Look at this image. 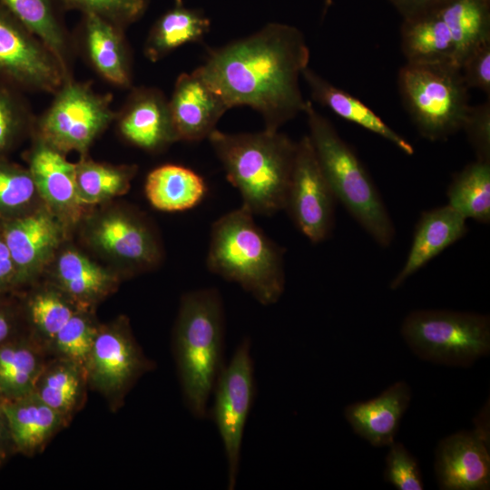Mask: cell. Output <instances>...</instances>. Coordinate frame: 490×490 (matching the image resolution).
Wrapping results in <instances>:
<instances>
[{"label":"cell","instance_id":"obj_30","mask_svg":"<svg viewBox=\"0 0 490 490\" xmlns=\"http://www.w3.org/2000/svg\"><path fill=\"white\" fill-rule=\"evenodd\" d=\"M448 205L464 218L490 222V162L475 160L455 173L447 187Z\"/></svg>","mask_w":490,"mask_h":490},{"label":"cell","instance_id":"obj_47","mask_svg":"<svg viewBox=\"0 0 490 490\" xmlns=\"http://www.w3.org/2000/svg\"><path fill=\"white\" fill-rule=\"evenodd\" d=\"M0 401H2V398H1V397H0Z\"/></svg>","mask_w":490,"mask_h":490},{"label":"cell","instance_id":"obj_1","mask_svg":"<svg viewBox=\"0 0 490 490\" xmlns=\"http://www.w3.org/2000/svg\"><path fill=\"white\" fill-rule=\"evenodd\" d=\"M309 61V47L297 27L270 23L210 50L195 70L229 109L249 106L261 115L265 130L276 132L304 112L299 77Z\"/></svg>","mask_w":490,"mask_h":490},{"label":"cell","instance_id":"obj_8","mask_svg":"<svg viewBox=\"0 0 490 490\" xmlns=\"http://www.w3.org/2000/svg\"><path fill=\"white\" fill-rule=\"evenodd\" d=\"M400 332L418 358L435 364L466 367L490 351V318L485 314L415 310L405 318Z\"/></svg>","mask_w":490,"mask_h":490},{"label":"cell","instance_id":"obj_7","mask_svg":"<svg viewBox=\"0 0 490 490\" xmlns=\"http://www.w3.org/2000/svg\"><path fill=\"white\" fill-rule=\"evenodd\" d=\"M397 84L402 102L423 138L445 141L461 131L470 104L469 89L459 66L406 62L398 72Z\"/></svg>","mask_w":490,"mask_h":490},{"label":"cell","instance_id":"obj_16","mask_svg":"<svg viewBox=\"0 0 490 490\" xmlns=\"http://www.w3.org/2000/svg\"><path fill=\"white\" fill-rule=\"evenodd\" d=\"M32 143L24 154L26 167L34 181L39 197L68 229L83 216L76 187L75 163L66 154L32 133Z\"/></svg>","mask_w":490,"mask_h":490},{"label":"cell","instance_id":"obj_12","mask_svg":"<svg viewBox=\"0 0 490 490\" xmlns=\"http://www.w3.org/2000/svg\"><path fill=\"white\" fill-rule=\"evenodd\" d=\"M72 77L47 46L0 6V82L54 93Z\"/></svg>","mask_w":490,"mask_h":490},{"label":"cell","instance_id":"obj_23","mask_svg":"<svg viewBox=\"0 0 490 490\" xmlns=\"http://www.w3.org/2000/svg\"><path fill=\"white\" fill-rule=\"evenodd\" d=\"M411 397L409 385L397 381L374 398L347 406L344 415L354 433L370 445L389 446L395 441Z\"/></svg>","mask_w":490,"mask_h":490},{"label":"cell","instance_id":"obj_25","mask_svg":"<svg viewBox=\"0 0 490 490\" xmlns=\"http://www.w3.org/2000/svg\"><path fill=\"white\" fill-rule=\"evenodd\" d=\"M301 76L314 101L339 117L387 140L406 154H414V147L358 98L333 85L309 67L303 70Z\"/></svg>","mask_w":490,"mask_h":490},{"label":"cell","instance_id":"obj_43","mask_svg":"<svg viewBox=\"0 0 490 490\" xmlns=\"http://www.w3.org/2000/svg\"><path fill=\"white\" fill-rule=\"evenodd\" d=\"M17 317L10 304L0 300V346L15 338Z\"/></svg>","mask_w":490,"mask_h":490},{"label":"cell","instance_id":"obj_33","mask_svg":"<svg viewBox=\"0 0 490 490\" xmlns=\"http://www.w3.org/2000/svg\"><path fill=\"white\" fill-rule=\"evenodd\" d=\"M23 93L0 82V156H7L33 132L36 116Z\"/></svg>","mask_w":490,"mask_h":490},{"label":"cell","instance_id":"obj_11","mask_svg":"<svg viewBox=\"0 0 490 490\" xmlns=\"http://www.w3.org/2000/svg\"><path fill=\"white\" fill-rule=\"evenodd\" d=\"M83 230L89 246L124 274L151 270L162 260L157 231L135 210L118 207L92 215Z\"/></svg>","mask_w":490,"mask_h":490},{"label":"cell","instance_id":"obj_34","mask_svg":"<svg viewBox=\"0 0 490 490\" xmlns=\"http://www.w3.org/2000/svg\"><path fill=\"white\" fill-rule=\"evenodd\" d=\"M74 301L55 286L36 290L28 296L24 312L37 331L54 339L77 309Z\"/></svg>","mask_w":490,"mask_h":490},{"label":"cell","instance_id":"obj_36","mask_svg":"<svg viewBox=\"0 0 490 490\" xmlns=\"http://www.w3.org/2000/svg\"><path fill=\"white\" fill-rule=\"evenodd\" d=\"M63 9L93 14L123 28L145 14L150 0H57Z\"/></svg>","mask_w":490,"mask_h":490},{"label":"cell","instance_id":"obj_9","mask_svg":"<svg viewBox=\"0 0 490 490\" xmlns=\"http://www.w3.org/2000/svg\"><path fill=\"white\" fill-rule=\"evenodd\" d=\"M49 107L35 119L33 132L67 154H87L94 141L115 121L113 96L97 93L91 82L72 77L54 93Z\"/></svg>","mask_w":490,"mask_h":490},{"label":"cell","instance_id":"obj_14","mask_svg":"<svg viewBox=\"0 0 490 490\" xmlns=\"http://www.w3.org/2000/svg\"><path fill=\"white\" fill-rule=\"evenodd\" d=\"M0 226L17 272V289L33 282L64 244L68 227L44 204Z\"/></svg>","mask_w":490,"mask_h":490},{"label":"cell","instance_id":"obj_2","mask_svg":"<svg viewBox=\"0 0 490 490\" xmlns=\"http://www.w3.org/2000/svg\"><path fill=\"white\" fill-rule=\"evenodd\" d=\"M208 140L228 181L239 191L243 208L254 216L284 210L297 142L265 129L240 133L216 129Z\"/></svg>","mask_w":490,"mask_h":490},{"label":"cell","instance_id":"obj_37","mask_svg":"<svg viewBox=\"0 0 490 490\" xmlns=\"http://www.w3.org/2000/svg\"><path fill=\"white\" fill-rule=\"evenodd\" d=\"M97 332L90 318L76 310L53 340L68 360L85 365Z\"/></svg>","mask_w":490,"mask_h":490},{"label":"cell","instance_id":"obj_44","mask_svg":"<svg viewBox=\"0 0 490 490\" xmlns=\"http://www.w3.org/2000/svg\"><path fill=\"white\" fill-rule=\"evenodd\" d=\"M11 450L15 449L11 441L10 434L1 407L0 401V465L3 464V462L9 456Z\"/></svg>","mask_w":490,"mask_h":490},{"label":"cell","instance_id":"obj_45","mask_svg":"<svg viewBox=\"0 0 490 490\" xmlns=\"http://www.w3.org/2000/svg\"><path fill=\"white\" fill-rule=\"evenodd\" d=\"M332 0H325L324 13L327 11L328 7L331 5Z\"/></svg>","mask_w":490,"mask_h":490},{"label":"cell","instance_id":"obj_28","mask_svg":"<svg viewBox=\"0 0 490 490\" xmlns=\"http://www.w3.org/2000/svg\"><path fill=\"white\" fill-rule=\"evenodd\" d=\"M211 28V20L201 10L185 7L183 2L164 12L152 24L144 44V55L157 62L175 49L201 42Z\"/></svg>","mask_w":490,"mask_h":490},{"label":"cell","instance_id":"obj_3","mask_svg":"<svg viewBox=\"0 0 490 490\" xmlns=\"http://www.w3.org/2000/svg\"><path fill=\"white\" fill-rule=\"evenodd\" d=\"M225 311L215 288L189 291L181 299L173 331L177 371L188 409L208 416L209 402L225 362Z\"/></svg>","mask_w":490,"mask_h":490},{"label":"cell","instance_id":"obj_26","mask_svg":"<svg viewBox=\"0 0 490 490\" xmlns=\"http://www.w3.org/2000/svg\"><path fill=\"white\" fill-rule=\"evenodd\" d=\"M1 407L14 449L24 454L39 448L62 421V415L46 405L34 391L18 398L2 400Z\"/></svg>","mask_w":490,"mask_h":490},{"label":"cell","instance_id":"obj_32","mask_svg":"<svg viewBox=\"0 0 490 490\" xmlns=\"http://www.w3.org/2000/svg\"><path fill=\"white\" fill-rule=\"evenodd\" d=\"M41 204L28 168L0 156V220L19 217Z\"/></svg>","mask_w":490,"mask_h":490},{"label":"cell","instance_id":"obj_19","mask_svg":"<svg viewBox=\"0 0 490 490\" xmlns=\"http://www.w3.org/2000/svg\"><path fill=\"white\" fill-rule=\"evenodd\" d=\"M169 107L178 142H189L208 139L229 110L196 70L178 76Z\"/></svg>","mask_w":490,"mask_h":490},{"label":"cell","instance_id":"obj_10","mask_svg":"<svg viewBox=\"0 0 490 490\" xmlns=\"http://www.w3.org/2000/svg\"><path fill=\"white\" fill-rule=\"evenodd\" d=\"M250 348L249 338L240 342L217 379L208 411L222 442L230 490L237 484L244 430L254 400V362Z\"/></svg>","mask_w":490,"mask_h":490},{"label":"cell","instance_id":"obj_13","mask_svg":"<svg viewBox=\"0 0 490 490\" xmlns=\"http://www.w3.org/2000/svg\"><path fill=\"white\" fill-rule=\"evenodd\" d=\"M336 203L310 139L305 135L297 142L284 210L307 239L320 243L332 234Z\"/></svg>","mask_w":490,"mask_h":490},{"label":"cell","instance_id":"obj_21","mask_svg":"<svg viewBox=\"0 0 490 490\" xmlns=\"http://www.w3.org/2000/svg\"><path fill=\"white\" fill-rule=\"evenodd\" d=\"M468 231L466 219L448 204L421 213L415 226L407 260L390 281L397 289L432 259L461 240Z\"/></svg>","mask_w":490,"mask_h":490},{"label":"cell","instance_id":"obj_24","mask_svg":"<svg viewBox=\"0 0 490 490\" xmlns=\"http://www.w3.org/2000/svg\"><path fill=\"white\" fill-rule=\"evenodd\" d=\"M0 6L39 38L72 74L74 40L64 23L57 0H0Z\"/></svg>","mask_w":490,"mask_h":490},{"label":"cell","instance_id":"obj_6","mask_svg":"<svg viewBox=\"0 0 490 490\" xmlns=\"http://www.w3.org/2000/svg\"><path fill=\"white\" fill-rule=\"evenodd\" d=\"M488 5L485 0H450L405 19L400 46L406 61L460 67L472 49L490 37Z\"/></svg>","mask_w":490,"mask_h":490},{"label":"cell","instance_id":"obj_17","mask_svg":"<svg viewBox=\"0 0 490 490\" xmlns=\"http://www.w3.org/2000/svg\"><path fill=\"white\" fill-rule=\"evenodd\" d=\"M115 122L127 142L149 152H159L178 142L169 99L154 87L133 88Z\"/></svg>","mask_w":490,"mask_h":490},{"label":"cell","instance_id":"obj_29","mask_svg":"<svg viewBox=\"0 0 490 490\" xmlns=\"http://www.w3.org/2000/svg\"><path fill=\"white\" fill-rule=\"evenodd\" d=\"M79 201L88 208L126 193L137 173L134 164L112 165L95 162L87 154L75 162Z\"/></svg>","mask_w":490,"mask_h":490},{"label":"cell","instance_id":"obj_18","mask_svg":"<svg viewBox=\"0 0 490 490\" xmlns=\"http://www.w3.org/2000/svg\"><path fill=\"white\" fill-rule=\"evenodd\" d=\"M125 28L93 14H82L76 48L103 80L131 88L132 59Z\"/></svg>","mask_w":490,"mask_h":490},{"label":"cell","instance_id":"obj_35","mask_svg":"<svg viewBox=\"0 0 490 490\" xmlns=\"http://www.w3.org/2000/svg\"><path fill=\"white\" fill-rule=\"evenodd\" d=\"M77 367L71 360L55 365L38 380L34 389L46 405L61 415L74 407L79 395L81 377Z\"/></svg>","mask_w":490,"mask_h":490},{"label":"cell","instance_id":"obj_5","mask_svg":"<svg viewBox=\"0 0 490 490\" xmlns=\"http://www.w3.org/2000/svg\"><path fill=\"white\" fill-rule=\"evenodd\" d=\"M303 113L316 157L337 201L377 245L389 247L396 236L395 225L365 166L310 101L307 100Z\"/></svg>","mask_w":490,"mask_h":490},{"label":"cell","instance_id":"obj_27","mask_svg":"<svg viewBox=\"0 0 490 490\" xmlns=\"http://www.w3.org/2000/svg\"><path fill=\"white\" fill-rule=\"evenodd\" d=\"M144 191L150 204L162 211L192 209L207 192L204 179L193 170L180 164H162L151 171Z\"/></svg>","mask_w":490,"mask_h":490},{"label":"cell","instance_id":"obj_42","mask_svg":"<svg viewBox=\"0 0 490 490\" xmlns=\"http://www.w3.org/2000/svg\"><path fill=\"white\" fill-rule=\"evenodd\" d=\"M403 12L406 18L409 19L427 13L450 0H393Z\"/></svg>","mask_w":490,"mask_h":490},{"label":"cell","instance_id":"obj_38","mask_svg":"<svg viewBox=\"0 0 490 490\" xmlns=\"http://www.w3.org/2000/svg\"><path fill=\"white\" fill-rule=\"evenodd\" d=\"M384 479L398 490H423L421 471L416 457L399 442L388 446Z\"/></svg>","mask_w":490,"mask_h":490},{"label":"cell","instance_id":"obj_15","mask_svg":"<svg viewBox=\"0 0 490 490\" xmlns=\"http://www.w3.org/2000/svg\"><path fill=\"white\" fill-rule=\"evenodd\" d=\"M435 470L443 490H486L490 486L488 406L474 430L452 434L438 444Z\"/></svg>","mask_w":490,"mask_h":490},{"label":"cell","instance_id":"obj_4","mask_svg":"<svg viewBox=\"0 0 490 490\" xmlns=\"http://www.w3.org/2000/svg\"><path fill=\"white\" fill-rule=\"evenodd\" d=\"M206 264L211 272L238 284L261 305L277 303L284 292V250L242 206L213 222Z\"/></svg>","mask_w":490,"mask_h":490},{"label":"cell","instance_id":"obj_39","mask_svg":"<svg viewBox=\"0 0 490 490\" xmlns=\"http://www.w3.org/2000/svg\"><path fill=\"white\" fill-rule=\"evenodd\" d=\"M475 152V160L490 162V102L470 105L462 129Z\"/></svg>","mask_w":490,"mask_h":490},{"label":"cell","instance_id":"obj_20","mask_svg":"<svg viewBox=\"0 0 490 490\" xmlns=\"http://www.w3.org/2000/svg\"><path fill=\"white\" fill-rule=\"evenodd\" d=\"M85 366L100 389L118 392L142 372L147 363L127 327L119 324L98 330Z\"/></svg>","mask_w":490,"mask_h":490},{"label":"cell","instance_id":"obj_40","mask_svg":"<svg viewBox=\"0 0 490 490\" xmlns=\"http://www.w3.org/2000/svg\"><path fill=\"white\" fill-rule=\"evenodd\" d=\"M460 72L468 89L475 88L489 97L490 37L480 42L460 64Z\"/></svg>","mask_w":490,"mask_h":490},{"label":"cell","instance_id":"obj_46","mask_svg":"<svg viewBox=\"0 0 490 490\" xmlns=\"http://www.w3.org/2000/svg\"><path fill=\"white\" fill-rule=\"evenodd\" d=\"M183 2L182 0H174V3H181Z\"/></svg>","mask_w":490,"mask_h":490},{"label":"cell","instance_id":"obj_41","mask_svg":"<svg viewBox=\"0 0 490 490\" xmlns=\"http://www.w3.org/2000/svg\"><path fill=\"white\" fill-rule=\"evenodd\" d=\"M17 289V272L0 226V296Z\"/></svg>","mask_w":490,"mask_h":490},{"label":"cell","instance_id":"obj_31","mask_svg":"<svg viewBox=\"0 0 490 490\" xmlns=\"http://www.w3.org/2000/svg\"><path fill=\"white\" fill-rule=\"evenodd\" d=\"M38 357L31 346L14 338L0 346V397L15 399L34 391L41 375Z\"/></svg>","mask_w":490,"mask_h":490},{"label":"cell","instance_id":"obj_22","mask_svg":"<svg viewBox=\"0 0 490 490\" xmlns=\"http://www.w3.org/2000/svg\"><path fill=\"white\" fill-rule=\"evenodd\" d=\"M50 267L54 286L80 306H89L116 288L120 273L103 267L74 246H63Z\"/></svg>","mask_w":490,"mask_h":490}]
</instances>
